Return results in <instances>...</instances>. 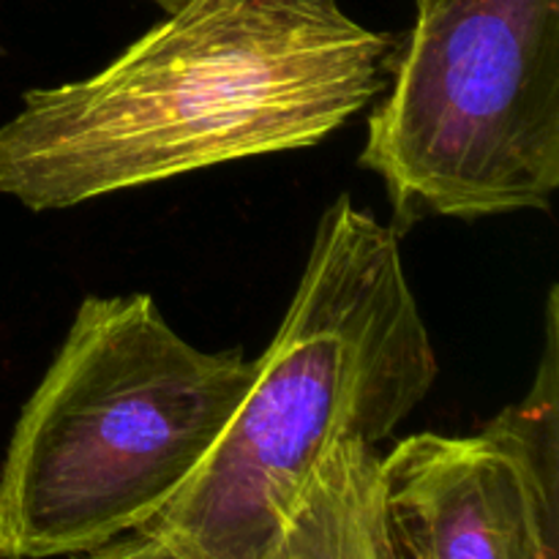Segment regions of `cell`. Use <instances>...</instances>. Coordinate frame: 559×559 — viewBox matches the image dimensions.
Returning <instances> with one entry per match:
<instances>
[{"mask_svg":"<svg viewBox=\"0 0 559 559\" xmlns=\"http://www.w3.org/2000/svg\"><path fill=\"white\" fill-rule=\"evenodd\" d=\"M559 320L524 399L473 435L404 437L380 491L399 559H559Z\"/></svg>","mask_w":559,"mask_h":559,"instance_id":"cell-5","label":"cell"},{"mask_svg":"<svg viewBox=\"0 0 559 559\" xmlns=\"http://www.w3.org/2000/svg\"><path fill=\"white\" fill-rule=\"evenodd\" d=\"M399 38L338 0H186L93 76L0 126V197L33 213L314 147L385 93Z\"/></svg>","mask_w":559,"mask_h":559,"instance_id":"cell-1","label":"cell"},{"mask_svg":"<svg viewBox=\"0 0 559 559\" xmlns=\"http://www.w3.org/2000/svg\"><path fill=\"white\" fill-rule=\"evenodd\" d=\"M360 164L393 229L549 211L559 189V0H415Z\"/></svg>","mask_w":559,"mask_h":559,"instance_id":"cell-4","label":"cell"},{"mask_svg":"<svg viewBox=\"0 0 559 559\" xmlns=\"http://www.w3.org/2000/svg\"><path fill=\"white\" fill-rule=\"evenodd\" d=\"M257 360L186 342L151 295H87L0 464V559L76 557L145 527L243 402Z\"/></svg>","mask_w":559,"mask_h":559,"instance_id":"cell-3","label":"cell"},{"mask_svg":"<svg viewBox=\"0 0 559 559\" xmlns=\"http://www.w3.org/2000/svg\"><path fill=\"white\" fill-rule=\"evenodd\" d=\"M267 559H399L377 445L358 437L328 445Z\"/></svg>","mask_w":559,"mask_h":559,"instance_id":"cell-6","label":"cell"},{"mask_svg":"<svg viewBox=\"0 0 559 559\" xmlns=\"http://www.w3.org/2000/svg\"><path fill=\"white\" fill-rule=\"evenodd\" d=\"M74 559H178L167 546L158 544L153 535L134 530L120 538L109 540V544L98 546V549L87 551V555H76Z\"/></svg>","mask_w":559,"mask_h":559,"instance_id":"cell-7","label":"cell"},{"mask_svg":"<svg viewBox=\"0 0 559 559\" xmlns=\"http://www.w3.org/2000/svg\"><path fill=\"white\" fill-rule=\"evenodd\" d=\"M435 380L399 233L342 194L322 213L287 317L233 420L140 530L178 559H267L328 445H380Z\"/></svg>","mask_w":559,"mask_h":559,"instance_id":"cell-2","label":"cell"},{"mask_svg":"<svg viewBox=\"0 0 559 559\" xmlns=\"http://www.w3.org/2000/svg\"><path fill=\"white\" fill-rule=\"evenodd\" d=\"M153 5H158V9L164 11V14H173L175 9H180V5L186 3V0H151Z\"/></svg>","mask_w":559,"mask_h":559,"instance_id":"cell-8","label":"cell"}]
</instances>
